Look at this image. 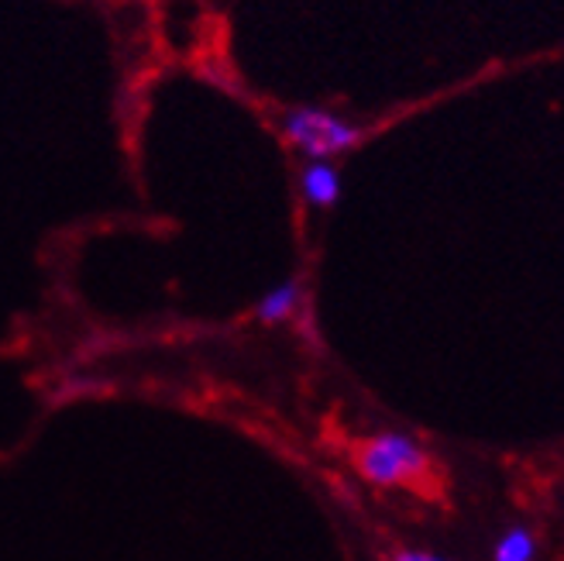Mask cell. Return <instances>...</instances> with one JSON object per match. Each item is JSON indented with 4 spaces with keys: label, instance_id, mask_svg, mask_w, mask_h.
Wrapping results in <instances>:
<instances>
[{
    "label": "cell",
    "instance_id": "cell-1",
    "mask_svg": "<svg viewBox=\"0 0 564 561\" xmlns=\"http://www.w3.org/2000/svg\"><path fill=\"white\" fill-rule=\"evenodd\" d=\"M279 131L303 159H330V162L358 149L365 138L361 125L337 115L330 107H314V104L290 107L279 118Z\"/></svg>",
    "mask_w": 564,
    "mask_h": 561
},
{
    "label": "cell",
    "instance_id": "cell-2",
    "mask_svg": "<svg viewBox=\"0 0 564 561\" xmlns=\"http://www.w3.org/2000/svg\"><path fill=\"white\" fill-rule=\"evenodd\" d=\"M358 468L372 486L392 489L423 479L431 468V455L400 431H382L358 447Z\"/></svg>",
    "mask_w": 564,
    "mask_h": 561
},
{
    "label": "cell",
    "instance_id": "cell-3",
    "mask_svg": "<svg viewBox=\"0 0 564 561\" xmlns=\"http://www.w3.org/2000/svg\"><path fill=\"white\" fill-rule=\"evenodd\" d=\"M300 196L317 211L341 201V170L330 159H306L300 170Z\"/></svg>",
    "mask_w": 564,
    "mask_h": 561
},
{
    "label": "cell",
    "instance_id": "cell-4",
    "mask_svg": "<svg viewBox=\"0 0 564 561\" xmlns=\"http://www.w3.org/2000/svg\"><path fill=\"white\" fill-rule=\"evenodd\" d=\"M300 303H303V283L300 279H282V283H275L256 303V321L259 324H286L290 317H296Z\"/></svg>",
    "mask_w": 564,
    "mask_h": 561
},
{
    "label": "cell",
    "instance_id": "cell-5",
    "mask_svg": "<svg viewBox=\"0 0 564 561\" xmlns=\"http://www.w3.org/2000/svg\"><path fill=\"white\" fill-rule=\"evenodd\" d=\"M533 551H538V541L527 527H510L506 535L496 541L492 561H533Z\"/></svg>",
    "mask_w": 564,
    "mask_h": 561
},
{
    "label": "cell",
    "instance_id": "cell-6",
    "mask_svg": "<svg viewBox=\"0 0 564 561\" xmlns=\"http://www.w3.org/2000/svg\"><path fill=\"white\" fill-rule=\"evenodd\" d=\"M392 561H447V558L427 554V551H400V554H392Z\"/></svg>",
    "mask_w": 564,
    "mask_h": 561
}]
</instances>
